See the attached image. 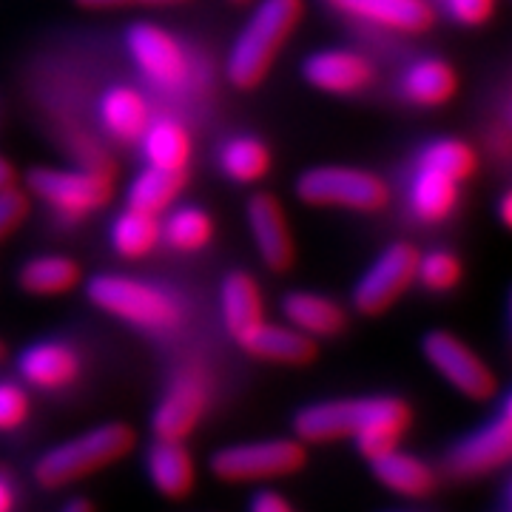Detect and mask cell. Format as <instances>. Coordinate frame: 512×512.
<instances>
[{
  "instance_id": "1",
  "label": "cell",
  "mask_w": 512,
  "mask_h": 512,
  "mask_svg": "<svg viewBox=\"0 0 512 512\" xmlns=\"http://www.w3.org/2000/svg\"><path fill=\"white\" fill-rule=\"evenodd\" d=\"M305 18V0H259L239 29L225 60V74L239 92L259 89L274 69L282 46Z\"/></svg>"
},
{
  "instance_id": "2",
  "label": "cell",
  "mask_w": 512,
  "mask_h": 512,
  "mask_svg": "<svg viewBox=\"0 0 512 512\" xmlns=\"http://www.w3.org/2000/svg\"><path fill=\"white\" fill-rule=\"evenodd\" d=\"M134 447H137V430L131 424L106 421L40 453L32 467V478L43 490H63L117 464Z\"/></svg>"
},
{
  "instance_id": "3",
  "label": "cell",
  "mask_w": 512,
  "mask_h": 512,
  "mask_svg": "<svg viewBox=\"0 0 512 512\" xmlns=\"http://www.w3.org/2000/svg\"><path fill=\"white\" fill-rule=\"evenodd\" d=\"M86 296L94 308L123 319L148 333H168L180 325L183 313L171 293L157 285L123 274H97L86 285Z\"/></svg>"
},
{
  "instance_id": "4",
  "label": "cell",
  "mask_w": 512,
  "mask_h": 512,
  "mask_svg": "<svg viewBox=\"0 0 512 512\" xmlns=\"http://www.w3.org/2000/svg\"><path fill=\"white\" fill-rule=\"evenodd\" d=\"M296 200L313 208H345L379 214L390 205V185L379 174L353 165H313L293 185Z\"/></svg>"
},
{
  "instance_id": "5",
  "label": "cell",
  "mask_w": 512,
  "mask_h": 512,
  "mask_svg": "<svg viewBox=\"0 0 512 512\" xmlns=\"http://www.w3.org/2000/svg\"><path fill=\"white\" fill-rule=\"evenodd\" d=\"M308 464L305 441L293 439H262L239 441L220 447L208 458V470L217 481L225 484H256V481H276L302 473Z\"/></svg>"
},
{
  "instance_id": "6",
  "label": "cell",
  "mask_w": 512,
  "mask_h": 512,
  "mask_svg": "<svg viewBox=\"0 0 512 512\" xmlns=\"http://www.w3.org/2000/svg\"><path fill=\"white\" fill-rule=\"evenodd\" d=\"M26 194L49 202L60 214L86 217L106 208L114 197V180L103 171H74V168H52L37 165L23 174Z\"/></svg>"
},
{
  "instance_id": "7",
  "label": "cell",
  "mask_w": 512,
  "mask_h": 512,
  "mask_svg": "<svg viewBox=\"0 0 512 512\" xmlns=\"http://www.w3.org/2000/svg\"><path fill=\"white\" fill-rule=\"evenodd\" d=\"M421 251L413 242H393L373 259L353 288V308L362 316H382L416 285Z\"/></svg>"
},
{
  "instance_id": "8",
  "label": "cell",
  "mask_w": 512,
  "mask_h": 512,
  "mask_svg": "<svg viewBox=\"0 0 512 512\" xmlns=\"http://www.w3.org/2000/svg\"><path fill=\"white\" fill-rule=\"evenodd\" d=\"M421 353L441 379L453 390H458L461 396H467L473 402H487L498 393V379H495L493 367L487 365L467 342H461L456 333L441 328L430 330L421 339Z\"/></svg>"
},
{
  "instance_id": "9",
  "label": "cell",
  "mask_w": 512,
  "mask_h": 512,
  "mask_svg": "<svg viewBox=\"0 0 512 512\" xmlns=\"http://www.w3.org/2000/svg\"><path fill=\"white\" fill-rule=\"evenodd\" d=\"M393 396H359V399H330V402L305 404L293 416V433L305 444L353 439L367 421L384 413Z\"/></svg>"
},
{
  "instance_id": "10",
  "label": "cell",
  "mask_w": 512,
  "mask_h": 512,
  "mask_svg": "<svg viewBox=\"0 0 512 512\" xmlns=\"http://www.w3.org/2000/svg\"><path fill=\"white\" fill-rule=\"evenodd\" d=\"M512 461V421L501 413L487 424L476 427L473 433L461 439L447 450L444 456V473L453 478H481L493 470H501Z\"/></svg>"
},
{
  "instance_id": "11",
  "label": "cell",
  "mask_w": 512,
  "mask_h": 512,
  "mask_svg": "<svg viewBox=\"0 0 512 512\" xmlns=\"http://www.w3.org/2000/svg\"><path fill=\"white\" fill-rule=\"evenodd\" d=\"M245 217L254 237L256 254L265 262V268L274 274H288L296 262V239L279 197L271 191L251 194L245 205Z\"/></svg>"
},
{
  "instance_id": "12",
  "label": "cell",
  "mask_w": 512,
  "mask_h": 512,
  "mask_svg": "<svg viewBox=\"0 0 512 512\" xmlns=\"http://www.w3.org/2000/svg\"><path fill=\"white\" fill-rule=\"evenodd\" d=\"M128 55L134 57V63L140 66V72L148 80H154L157 86H180L188 77V57L183 46L177 43V37L165 32L157 23H131L126 32Z\"/></svg>"
},
{
  "instance_id": "13",
  "label": "cell",
  "mask_w": 512,
  "mask_h": 512,
  "mask_svg": "<svg viewBox=\"0 0 512 512\" xmlns=\"http://www.w3.org/2000/svg\"><path fill=\"white\" fill-rule=\"evenodd\" d=\"M211 404V387L200 373H183L165 390L160 404L151 416V433L160 439L188 441V436L200 427Z\"/></svg>"
},
{
  "instance_id": "14",
  "label": "cell",
  "mask_w": 512,
  "mask_h": 512,
  "mask_svg": "<svg viewBox=\"0 0 512 512\" xmlns=\"http://www.w3.org/2000/svg\"><path fill=\"white\" fill-rule=\"evenodd\" d=\"M305 83L325 94H356L376 77L373 63L350 49H322L302 63Z\"/></svg>"
},
{
  "instance_id": "15",
  "label": "cell",
  "mask_w": 512,
  "mask_h": 512,
  "mask_svg": "<svg viewBox=\"0 0 512 512\" xmlns=\"http://www.w3.org/2000/svg\"><path fill=\"white\" fill-rule=\"evenodd\" d=\"M146 478L157 493L168 501H185L197 484V464L180 439H160L154 436L146 447Z\"/></svg>"
},
{
  "instance_id": "16",
  "label": "cell",
  "mask_w": 512,
  "mask_h": 512,
  "mask_svg": "<svg viewBox=\"0 0 512 512\" xmlns=\"http://www.w3.org/2000/svg\"><path fill=\"white\" fill-rule=\"evenodd\" d=\"M239 348L245 350L251 359L268 362V365L285 367H308L319 359V339L296 330L293 325H271L259 322L242 342Z\"/></svg>"
},
{
  "instance_id": "17",
  "label": "cell",
  "mask_w": 512,
  "mask_h": 512,
  "mask_svg": "<svg viewBox=\"0 0 512 512\" xmlns=\"http://www.w3.org/2000/svg\"><path fill=\"white\" fill-rule=\"evenodd\" d=\"M330 6L350 18L379 23L402 35H424L436 26V9L430 0H328Z\"/></svg>"
},
{
  "instance_id": "18",
  "label": "cell",
  "mask_w": 512,
  "mask_h": 512,
  "mask_svg": "<svg viewBox=\"0 0 512 512\" xmlns=\"http://www.w3.org/2000/svg\"><path fill=\"white\" fill-rule=\"evenodd\" d=\"M18 370L26 384L46 390V393H55V390H66L69 384L80 379L83 362L72 345L46 339V342L29 345L20 353Z\"/></svg>"
},
{
  "instance_id": "19",
  "label": "cell",
  "mask_w": 512,
  "mask_h": 512,
  "mask_svg": "<svg viewBox=\"0 0 512 512\" xmlns=\"http://www.w3.org/2000/svg\"><path fill=\"white\" fill-rule=\"evenodd\" d=\"M282 313L288 325L308 333L313 339H333L348 330V311L322 293L313 291H291L282 296Z\"/></svg>"
},
{
  "instance_id": "20",
  "label": "cell",
  "mask_w": 512,
  "mask_h": 512,
  "mask_svg": "<svg viewBox=\"0 0 512 512\" xmlns=\"http://www.w3.org/2000/svg\"><path fill=\"white\" fill-rule=\"evenodd\" d=\"M370 476L382 484L390 493L404 495V498H427L439 487V473L419 456L402 453L399 447L384 453V456L367 461Z\"/></svg>"
},
{
  "instance_id": "21",
  "label": "cell",
  "mask_w": 512,
  "mask_h": 512,
  "mask_svg": "<svg viewBox=\"0 0 512 512\" xmlns=\"http://www.w3.org/2000/svg\"><path fill=\"white\" fill-rule=\"evenodd\" d=\"M220 308L222 322L237 345L259 322H265V302L259 293V282L248 271L225 274L220 288Z\"/></svg>"
},
{
  "instance_id": "22",
  "label": "cell",
  "mask_w": 512,
  "mask_h": 512,
  "mask_svg": "<svg viewBox=\"0 0 512 512\" xmlns=\"http://www.w3.org/2000/svg\"><path fill=\"white\" fill-rule=\"evenodd\" d=\"M402 94L421 109H439L447 106L458 94V72L439 57L416 60L402 80Z\"/></svg>"
},
{
  "instance_id": "23",
  "label": "cell",
  "mask_w": 512,
  "mask_h": 512,
  "mask_svg": "<svg viewBox=\"0 0 512 512\" xmlns=\"http://www.w3.org/2000/svg\"><path fill=\"white\" fill-rule=\"evenodd\" d=\"M100 120L117 140H140L151 126V109L146 97L131 86H111L100 97Z\"/></svg>"
},
{
  "instance_id": "24",
  "label": "cell",
  "mask_w": 512,
  "mask_h": 512,
  "mask_svg": "<svg viewBox=\"0 0 512 512\" xmlns=\"http://www.w3.org/2000/svg\"><path fill=\"white\" fill-rule=\"evenodd\" d=\"M80 262L63 254H43L23 262L18 271L20 291L29 296H60L80 285Z\"/></svg>"
},
{
  "instance_id": "25",
  "label": "cell",
  "mask_w": 512,
  "mask_h": 512,
  "mask_svg": "<svg viewBox=\"0 0 512 512\" xmlns=\"http://www.w3.org/2000/svg\"><path fill=\"white\" fill-rule=\"evenodd\" d=\"M163 242V222L157 214H148L140 208H131L111 225V248L123 259H146Z\"/></svg>"
},
{
  "instance_id": "26",
  "label": "cell",
  "mask_w": 512,
  "mask_h": 512,
  "mask_svg": "<svg viewBox=\"0 0 512 512\" xmlns=\"http://www.w3.org/2000/svg\"><path fill=\"white\" fill-rule=\"evenodd\" d=\"M185 185H188V171H168V168L148 165L146 171L137 174L134 183L128 185V205L160 217L177 202Z\"/></svg>"
},
{
  "instance_id": "27",
  "label": "cell",
  "mask_w": 512,
  "mask_h": 512,
  "mask_svg": "<svg viewBox=\"0 0 512 512\" xmlns=\"http://www.w3.org/2000/svg\"><path fill=\"white\" fill-rule=\"evenodd\" d=\"M458 200H461V183L427 168L416 171L410 185V205L421 222H444L447 217H453Z\"/></svg>"
},
{
  "instance_id": "28",
  "label": "cell",
  "mask_w": 512,
  "mask_h": 512,
  "mask_svg": "<svg viewBox=\"0 0 512 512\" xmlns=\"http://www.w3.org/2000/svg\"><path fill=\"white\" fill-rule=\"evenodd\" d=\"M143 140V154H146L148 165L157 168H168V171H188L191 163V134L183 123L177 120H157L146 128Z\"/></svg>"
},
{
  "instance_id": "29",
  "label": "cell",
  "mask_w": 512,
  "mask_h": 512,
  "mask_svg": "<svg viewBox=\"0 0 512 512\" xmlns=\"http://www.w3.org/2000/svg\"><path fill=\"white\" fill-rule=\"evenodd\" d=\"M274 154L259 137H234L220 151V168L228 180L239 185H254L271 174Z\"/></svg>"
},
{
  "instance_id": "30",
  "label": "cell",
  "mask_w": 512,
  "mask_h": 512,
  "mask_svg": "<svg viewBox=\"0 0 512 512\" xmlns=\"http://www.w3.org/2000/svg\"><path fill=\"white\" fill-rule=\"evenodd\" d=\"M214 234H217L214 217L205 208H197V205L177 208L163 222V239L171 248H177L183 254H197L202 248H208Z\"/></svg>"
},
{
  "instance_id": "31",
  "label": "cell",
  "mask_w": 512,
  "mask_h": 512,
  "mask_svg": "<svg viewBox=\"0 0 512 512\" xmlns=\"http://www.w3.org/2000/svg\"><path fill=\"white\" fill-rule=\"evenodd\" d=\"M419 168L444 174L456 183H467L478 171V154L476 148L456 137H441L427 143L419 154Z\"/></svg>"
},
{
  "instance_id": "32",
  "label": "cell",
  "mask_w": 512,
  "mask_h": 512,
  "mask_svg": "<svg viewBox=\"0 0 512 512\" xmlns=\"http://www.w3.org/2000/svg\"><path fill=\"white\" fill-rule=\"evenodd\" d=\"M464 279V262L453 251H427L419 256V268H416V282L430 293L456 291Z\"/></svg>"
},
{
  "instance_id": "33",
  "label": "cell",
  "mask_w": 512,
  "mask_h": 512,
  "mask_svg": "<svg viewBox=\"0 0 512 512\" xmlns=\"http://www.w3.org/2000/svg\"><path fill=\"white\" fill-rule=\"evenodd\" d=\"M32 413V399L18 382H0V433L20 430Z\"/></svg>"
},
{
  "instance_id": "34",
  "label": "cell",
  "mask_w": 512,
  "mask_h": 512,
  "mask_svg": "<svg viewBox=\"0 0 512 512\" xmlns=\"http://www.w3.org/2000/svg\"><path fill=\"white\" fill-rule=\"evenodd\" d=\"M29 208H32V202H29L26 188L12 185V188H3L0 191V242L6 237H12L20 225L26 222Z\"/></svg>"
},
{
  "instance_id": "35",
  "label": "cell",
  "mask_w": 512,
  "mask_h": 512,
  "mask_svg": "<svg viewBox=\"0 0 512 512\" xmlns=\"http://www.w3.org/2000/svg\"><path fill=\"white\" fill-rule=\"evenodd\" d=\"M447 15L461 26H484L495 15V0H444Z\"/></svg>"
},
{
  "instance_id": "36",
  "label": "cell",
  "mask_w": 512,
  "mask_h": 512,
  "mask_svg": "<svg viewBox=\"0 0 512 512\" xmlns=\"http://www.w3.org/2000/svg\"><path fill=\"white\" fill-rule=\"evenodd\" d=\"M248 512H296L293 504L276 490H259L248 504Z\"/></svg>"
},
{
  "instance_id": "37",
  "label": "cell",
  "mask_w": 512,
  "mask_h": 512,
  "mask_svg": "<svg viewBox=\"0 0 512 512\" xmlns=\"http://www.w3.org/2000/svg\"><path fill=\"white\" fill-rule=\"evenodd\" d=\"M15 507H18V490L9 476L0 473V512H15Z\"/></svg>"
},
{
  "instance_id": "38",
  "label": "cell",
  "mask_w": 512,
  "mask_h": 512,
  "mask_svg": "<svg viewBox=\"0 0 512 512\" xmlns=\"http://www.w3.org/2000/svg\"><path fill=\"white\" fill-rule=\"evenodd\" d=\"M80 9L89 12H109V9H120V6H131L134 0H74Z\"/></svg>"
},
{
  "instance_id": "39",
  "label": "cell",
  "mask_w": 512,
  "mask_h": 512,
  "mask_svg": "<svg viewBox=\"0 0 512 512\" xmlns=\"http://www.w3.org/2000/svg\"><path fill=\"white\" fill-rule=\"evenodd\" d=\"M15 183H18V168L0 154V191H3V188H12Z\"/></svg>"
},
{
  "instance_id": "40",
  "label": "cell",
  "mask_w": 512,
  "mask_h": 512,
  "mask_svg": "<svg viewBox=\"0 0 512 512\" xmlns=\"http://www.w3.org/2000/svg\"><path fill=\"white\" fill-rule=\"evenodd\" d=\"M60 512H97V507H94L92 498H86V495H74V498H69V501L60 507Z\"/></svg>"
},
{
  "instance_id": "41",
  "label": "cell",
  "mask_w": 512,
  "mask_h": 512,
  "mask_svg": "<svg viewBox=\"0 0 512 512\" xmlns=\"http://www.w3.org/2000/svg\"><path fill=\"white\" fill-rule=\"evenodd\" d=\"M498 220H501V225L507 231H512V188L504 191V197L498 200Z\"/></svg>"
},
{
  "instance_id": "42",
  "label": "cell",
  "mask_w": 512,
  "mask_h": 512,
  "mask_svg": "<svg viewBox=\"0 0 512 512\" xmlns=\"http://www.w3.org/2000/svg\"><path fill=\"white\" fill-rule=\"evenodd\" d=\"M137 6H177V3H185V0H134Z\"/></svg>"
},
{
  "instance_id": "43",
  "label": "cell",
  "mask_w": 512,
  "mask_h": 512,
  "mask_svg": "<svg viewBox=\"0 0 512 512\" xmlns=\"http://www.w3.org/2000/svg\"><path fill=\"white\" fill-rule=\"evenodd\" d=\"M498 413H501L507 421H512V390L507 393V399L501 402V410H498Z\"/></svg>"
},
{
  "instance_id": "44",
  "label": "cell",
  "mask_w": 512,
  "mask_h": 512,
  "mask_svg": "<svg viewBox=\"0 0 512 512\" xmlns=\"http://www.w3.org/2000/svg\"><path fill=\"white\" fill-rule=\"evenodd\" d=\"M507 322H510V339H512V288H510V296H507Z\"/></svg>"
},
{
  "instance_id": "45",
  "label": "cell",
  "mask_w": 512,
  "mask_h": 512,
  "mask_svg": "<svg viewBox=\"0 0 512 512\" xmlns=\"http://www.w3.org/2000/svg\"><path fill=\"white\" fill-rule=\"evenodd\" d=\"M504 504H507V510H512V481L510 487H507V495H504Z\"/></svg>"
},
{
  "instance_id": "46",
  "label": "cell",
  "mask_w": 512,
  "mask_h": 512,
  "mask_svg": "<svg viewBox=\"0 0 512 512\" xmlns=\"http://www.w3.org/2000/svg\"><path fill=\"white\" fill-rule=\"evenodd\" d=\"M6 356H9V348H6V342L0 339V362H6Z\"/></svg>"
},
{
  "instance_id": "47",
  "label": "cell",
  "mask_w": 512,
  "mask_h": 512,
  "mask_svg": "<svg viewBox=\"0 0 512 512\" xmlns=\"http://www.w3.org/2000/svg\"><path fill=\"white\" fill-rule=\"evenodd\" d=\"M231 3H237V6H245V3H251V0H231Z\"/></svg>"
},
{
  "instance_id": "48",
  "label": "cell",
  "mask_w": 512,
  "mask_h": 512,
  "mask_svg": "<svg viewBox=\"0 0 512 512\" xmlns=\"http://www.w3.org/2000/svg\"><path fill=\"white\" fill-rule=\"evenodd\" d=\"M507 512H512V510H507Z\"/></svg>"
},
{
  "instance_id": "49",
  "label": "cell",
  "mask_w": 512,
  "mask_h": 512,
  "mask_svg": "<svg viewBox=\"0 0 512 512\" xmlns=\"http://www.w3.org/2000/svg\"><path fill=\"white\" fill-rule=\"evenodd\" d=\"M393 512H396V510H393Z\"/></svg>"
}]
</instances>
